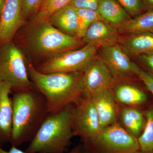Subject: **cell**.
<instances>
[{
  "mask_svg": "<svg viewBox=\"0 0 153 153\" xmlns=\"http://www.w3.org/2000/svg\"><path fill=\"white\" fill-rule=\"evenodd\" d=\"M27 68L34 88L46 99L49 114L57 113L69 105L76 104L84 97L81 84L82 72L44 74L28 62Z\"/></svg>",
  "mask_w": 153,
  "mask_h": 153,
  "instance_id": "cell-1",
  "label": "cell"
},
{
  "mask_svg": "<svg viewBox=\"0 0 153 153\" xmlns=\"http://www.w3.org/2000/svg\"><path fill=\"white\" fill-rule=\"evenodd\" d=\"M13 92L10 143L18 147L32 140L49 112L45 97L34 88Z\"/></svg>",
  "mask_w": 153,
  "mask_h": 153,
  "instance_id": "cell-2",
  "label": "cell"
},
{
  "mask_svg": "<svg viewBox=\"0 0 153 153\" xmlns=\"http://www.w3.org/2000/svg\"><path fill=\"white\" fill-rule=\"evenodd\" d=\"M74 106L67 105L61 111L47 116L25 152L27 153H64L74 136Z\"/></svg>",
  "mask_w": 153,
  "mask_h": 153,
  "instance_id": "cell-3",
  "label": "cell"
},
{
  "mask_svg": "<svg viewBox=\"0 0 153 153\" xmlns=\"http://www.w3.org/2000/svg\"><path fill=\"white\" fill-rule=\"evenodd\" d=\"M23 45L33 56L48 59L85 45L82 39L66 35L50 23L27 26Z\"/></svg>",
  "mask_w": 153,
  "mask_h": 153,
  "instance_id": "cell-4",
  "label": "cell"
},
{
  "mask_svg": "<svg viewBox=\"0 0 153 153\" xmlns=\"http://www.w3.org/2000/svg\"><path fill=\"white\" fill-rule=\"evenodd\" d=\"M12 85L13 91L33 88L24 53L13 41L0 45V82Z\"/></svg>",
  "mask_w": 153,
  "mask_h": 153,
  "instance_id": "cell-5",
  "label": "cell"
},
{
  "mask_svg": "<svg viewBox=\"0 0 153 153\" xmlns=\"http://www.w3.org/2000/svg\"><path fill=\"white\" fill-rule=\"evenodd\" d=\"M97 47L85 44L82 47L50 57L36 67L44 74L55 72H82L97 56Z\"/></svg>",
  "mask_w": 153,
  "mask_h": 153,
  "instance_id": "cell-6",
  "label": "cell"
},
{
  "mask_svg": "<svg viewBox=\"0 0 153 153\" xmlns=\"http://www.w3.org/2000/svg\"><path fill=\"white\" fill-rule=\"evenodd\" d=\"M89 149L92 153H135L140 146L138 139L117 122L101 129Z\"/></svg>",
  "mask_w": 153,
  "mask_h": 153,
  "instance_id": "cell-7",
  "label": "cell"
},
{
  "mask_svg": "<svg viewBox=\"0 0 153 153\" xmlns=\"http://www.w3.org/2000/svg\"><path fill=\"white\" fill-rule=\"evenodd\" d=\"M75 105L73 134L81 139L84 147L89 149L101 130L98 115L90 97H83Z\"/></svg>",
  "mask_w": 153,
  "mask_h": 153,
  "instance_id": "cell-8",
  "label": "cell"
},
{
  "mask_svg": "<svg viewBox=\"0 0 153 153\" xmlns=\"http://www.w3.org/2000/svg\"><path fill=\"white\" fill-rule=\"evenodd\" d=\"M99 57L109 70L114 80H127L137 78L135 63L120 43L99 48Z\"/></svg>",
  "mask_w": 153,
  "mask_h": 153,
  "instance_id": "cell-9",
  "label": "cell"
},
{
  "mask_svg": "<svg viewBox=\"0 0 153 153\" xmlns=\"http://www.w3.org/2000/svg\"><path fill=\"white\" fill-rule=\"evenodd\" d=\"M113 77L98 56L82 72L81 84L84 96H91L100 91L111 88Z\"/></svg>",
  "mask_w": 153,
  "mask_h": 153,
  "instance_id": "cell-10",
  "label": "cell"
},
{
  "mask_svg": "<svg viewBox=\"0 0 153 153\" xmlns=\"http://www.w3.org/2000/svg\"><path fill=\"white\" fill-rule=\"evenodd\" d=\"M23 0H6L0 15V45L13 41L25 23L23 14Z\"/></svg>",
  "mask_w": 153,
  "mask_h": 153,
  "instance_id": "cell-11",
  "label": "cell"
},
{
  "mask_svg": "<svg viewBox=\"0 0 153 153\" xmlns=\"http://www.w3.org/2000/svg\"><path fill=\"white\" fill-rule=\"evenodd\" d=\"M90 97L98 115L101 129L117 122L118 110L111 88L94 94Z\"/></svg>",
  "mask_w": 153,
  "mask_h": 153,
  "instance_id": "cell-12",
  "label": "cell"
},
{
  "mask_svg": "<svg viewBox=\"0 0 153 153\" xmlns=\"http://www.w3.org/2000/svg\"><path fill=\"white\" fill-rule=\"evenodd\" d=\"M120 36L117 28L101 19L91 25L82 40L85 44L93 45L99 49L118 43Z\"/></svg>",
  "mask_w": 153,
  "mask_h": 153,
  "instance_id": "cell-13",
  "label": "cell"
},
{
  "mask_svg": "<svg viewBox=\"0 0 153 153\" xmlns=\"http://www.w3.org/2000/svg\"><path fill=\"white\" fill-rule=\"evenodd\" d=\"M13 91L10 84L0 82V146L11 141L13 111L10 95Z\"/></svg>",
  "mask_w": 153,
  "mask_h": 153,
  "instance_id": "cell-14",
  "label": "cell"
},
{
  "mask_svg": "<svg viewBox=\"0 0 153 153\" xmlns=\"http://www.w3.org/2000/svg\"><path fill=\"white\" fill-rule=\"evenodd\" d=\"M120 43L129 55L136 57L139 55L153 54V33H140L121 34Z\"/></svg>",
  "mask_w": 153,
  "mask_h": 153,
  "instance_id": "cell-15",
  "label": "cell"
},
{
  "mask_svg": "<svg viewBox=\"0 0 153 153\" xmlns=\"http://www.w3.org/2000/svg\"><path fill=\"white\" fill-rule=\"evenodd\" d=\"M115 83L112 91L117 102L126 106L137 107L144 105L147 102L148 96L143 91L128 82Z\"/></svg>",
  "mask_w": 153,
  "mask_h": 153,
  "instance_id": "cell-16",
  "label": "cell"
},
{
  "mask_svg": "<svg viewBox=\"0 0 153 153\" xmlns=\"http://www.w3.org/2000/svg\"><path fill=\"white\" fill-rule=\"evenodd\" d=\"M97 11L102 20L117 29L132 19L117 0H101Z\"/></svg>",
  "mask_w": 153,
  "mask_h": 153,
  "instance_id": "cell-17",
  "label": "cell"
},
{
  "mask_svg": "<svg viewBox=\"0 0 153 153\" xmlns=\"http://www.w3.org/2000/svg\"><path fill=\"white\" fill-rule=\"evenodd\" d=\"M121 125L133 136L138 138L146 124L144 111L137 107L122 108L119 114Z\"/></svg>",
  "mask_w": 153,
  "mask_h": 153,
  "instance_id": "cell-18",
  "label": "cell"
},
{
  "mask_svg": "<svg viewBox=\"0 0 153 153\" xmlns=\"http://www.w3.org/2000/svg\"><path fill=\"white\" fill-rule=\"evenodd\" d=\"M49 23L62 33L68 36L77 37V11L76 8L70 4L55 14Z\"/></svg>",
  "mask_w": 153,
  "mask_h": 153,
  "instance_id": "cell-19",
  "label": "cell"
},
{
  "mask_svg": "<svg viewBox=\"0 0 153 153\" xmlns=\"http://www.w3.org/2000/svg\"><path fill=\"white\" fill-rule=\"evenodd\" d=\"M121 34L140 33H153V10H148L132 18L117 29Z\"/></svg>",
  "mask_w": 153,
  "mask_h": 153,
  "instance_id": "cell-20",
  "label": "cell"
},
{
  "mask_svg": "<svg viewBox=\"0 0 153 153\" xmlns=\"http://www.w3.org/2000/svg\"><path fill=\"white\" fill-rule=\"evenodd\" d=\"M72 0H44L40 8L28 26L49 23L52 17Z\"/></svg>",
  "mask_w": 153,
  "mask_h": 153,
  "instance_id": "cell-21",
  "label": "cell"
},
{
  "mask_svg": "<svg viewBox=\"0 0 153 153\" xmlns=\"http://www.w3.org/2000/svg\"><path fill=\"white\" fill-rule=\"evenodd\" d=\"M146 124L142 133L138 138L140 150L153 152V105L144 111Z\"/></svg>",
  "mask_w": 153,
  "mask_h": 153,
  "instance_id": "cell-22",
  "label": "cell"
},
{
  "mask_svg": "<svg viewBox=\"0 0 153 153\" xmlns=\"http://www.w3.org/2000/svg\"><path fill=\"white\" fill-rule=\"evenodd\" d=\"M77 28L76 37L82 39L89 27L94 22L101 20L97 11L86 9H76Z\"/></svg>",
  "mask_w": 153,
  "mask_h": 153,
  "instance_id": "cell-23",
  "label": "cell"
},
{
  "mask_svg": "<svg viewBox=\"0 0 153 153\" xmlns=\"http://www.w3.org/2000/svg\"><path fill=\"white\" fill-rule=\"evenodd\" d=\"M128 14L135 18L147 11L142 0H117Z\"/></svg>",
  "mask_w": 153,
  "mask_h": 153,
  "instance_id": "cell-24",
  "label": "cell"
},
{
  "mask_svg": "<svg viewBox=\"0 0 153 153\" xmlns=\"http://www.w3.org/2000/svg\"><path fill=\"white\" fill-rule=\"evenodd\" d=\"M44 0H23V14L25 22L36 16Z\"/></svg>",
  "mask_w": 153,
  "mask_h": 153,
  "instance_id": "cell-25",
  "label": "cell"
},
{
  "mask_svg": "<svg viewBox=\"0 0 153 153\" xmlns=\"http://www.w3.org/2000/svg\"><path fill=\"white\" fill-rule=\"evenodd\" d=\"M134 72L137 78L143 83L145 86L153 95V76L145 71L135 63Z\"/></svg>",
  "mask_w": 153,
  "mask_h": 153,
  "instance_id": "cell-26",
  "label": "cell"
},
{
  "mask_svg": "<svg viewBox=\"0 0 153 153\" xmlns=\"http://www.w3.org/2000/svg\"><path fill=\"white\" fill-rule=\"evenodd\" d=\"M101 0H72L70 4L76 9H90L97 10Z\"/></svg>",
  "mask_w": 153,
  "mask_h": 153,
  "instance_id": "cell-27",
  "label": "cell"
},
{
  "mask_svg": "<svg viewBox=\"0 0 153 153\" xmlns=\"http://www.w3.org/2000/svg\"><path fill=\"white\" fill-rule=\"evenodd\" d=\"M136 59L140 66L153 76V54L139 55Z\"/></svg>",
  "mask_w": 153,
  "mask_h": 153,
  "instance_id": "cell-28",
  "label": "cell"
},
{
  "mask_svg": "<svg viewBox=\"0 0 153 153\" xmlns=\"http://www.w3.org/2000/svg\"><path fill=\"white\" fill-rule=\"evenodd\" d=\"M0 153H27L26 152L19 149L17 147L12 146V147L8 151L3 149L1 146H0Z\"/></svg>",
  "mask_w": 153,
  "mask_h": 153,
  "instance_id": "cell-29",
  "label": "cell"
},
{
  "mask_svg": "<svg viewBox=\"0 0 153 153\" xmlns=\"http://www.w3.org/2000/svg\"><path fill=\"white\" fill-rule=\"evenodd\" d=\"M147 10H153V0H142Z\"/></svg>",
  "mask_w": 153,
  "mask_h": 153,
  "instance_id": "cell-30",
  "label": "cell"
},
{
  "mask_svg": "<svg viewBox=\"0 0 153 153\" xmlns=\"http://www.w3.org/2000/svg\"><path fill=\"white\" fill-rule=\"evenodd\" d=\"M82 149H83V146L81 144H79L73 148L68 153H81Z\"/></svg>",
  "mask_w": 153,
  "mask_h": 153,
  "instance_id": "cell-31",
  "label": "cell"
},
{
  "mask_svg": "<svg viewBox=\"0 0 153 153\" xmlns=\"http://www.w3.org/2000/svg\"><path fill=\"white\" fill-rule=\"evenodd\" d=\"M6 0H0V15Z\"/></svg>",
  "mask_w": 153,
  "mask_h": 153,
  "instance_id": "cell-32",
  "label": "cell"
},
{
  "mask_svg": "<svg viewBox=\"0 0 153 153\" xmlns=\"http://www.w3.org/2000/svg\"><path fill=\"white\" fill-rule=\"evenodd\" d=\"M92 153L91 152V151L88 149V148L85 147L84 146H83V149H82V153Z\"/></svg>",
  "mask_w": 153,
  "mask_h": 153,
  "instance_id": "cell-33",
  "label": "cell"
},
{
  "mask_svg": "<svg viewBox=\"0 0 153 153\" xmlns=\"http://www.w3.org/2000/svg\"><path fill=\"white\" fill-rule=\"evenodd\" d=\"M135 153H153V152H144V151L139 150L137 151Z\"/></svg>",
  "mask_w": 153,
  "mask_h": 153,
  "instance_id": "cell-34",
  "label": "cell"
}]
</instances>
